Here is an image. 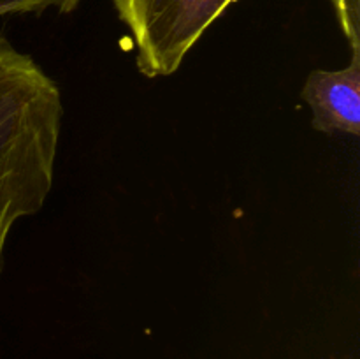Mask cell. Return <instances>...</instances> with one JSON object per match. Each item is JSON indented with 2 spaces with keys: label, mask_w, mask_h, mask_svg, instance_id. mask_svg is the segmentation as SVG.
Here are the masks:
<instances>
[{
  "label": "cell",
  "mask_w": 360,
  "mask_h": 359,
  "mask_svg": "<svg viewBox=\"0 0 360 359\" xmlns=\"http://www.w3.org/2000/svg\"><path fill=\"white\" fill-rule=\"evenodd\" d=\"M63 116L56 81L0 35V273L13 229L51 194Z\"/></svg>",
  "instance_id": "1"
},
{
  "label": "cell",
  "mask_w": 360,
  "mask_h": 359,
  "mask_svg": "<svg viewBox=\"0 0 360 359\" xmlns=\"http://www.w3.org/2000/svg\"><path fill=\"white\" fill-rule=\"evenodd\" d=\"M143 76L167 77L236 0H111Z\"/></svg>",
  "instance_id": "2"
},
{
  "label": "cell",
  "mask_w": 360,
  "mask_h": 359,
  "mask_svg": "<svg viewBox=\"0 0 360 359\" xmlns=\"http://www.w3.org/2000/svg\"><path fill=\"white\" fill-rule=\"evenodd\" d=\"M83 0H0V18L21 16V14H42L46 11H56L58 14H69Z\"/></svg>",
  "instance_id": "4"
},
{
  "label": "cell",
  "mask_w": 360,
  "mask_h": 359,
  "mask_svg": "<svg viewBox=\"0 0 360 359\" xmlns=\"http://www.w3.org/2000/svg\"><path fill=\"white\" fill-rule=\"evenodd\" d=\"M301 95L311 109L313 129L360 136V56L343 69L311 70Z\"/></svg>",
  "instance_id": "3"
}]
</instances>
